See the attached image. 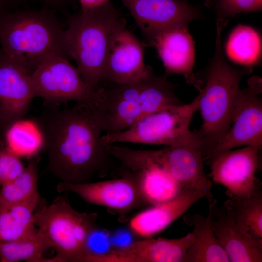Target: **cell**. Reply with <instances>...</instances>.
I'll return each mask as SVG.
<instances>
[{
    "label": "cell",
    "mask_w": 262,
    "mask_h": 262,
    "mask_svg": "<svg viewBox=\"0 0 262 262\" xmlns=\"http://www.w3.org/2000/svg\"><path fill=\"white\" fill-rule=\"evenodd\" d=\"M36 118L48 154L47 170L62 182H90L104 175L113 158L101 143L103 131L92 101L71 107L47 106Z\"/></svg>",
    "instance_id": "cell-1"
},
{
    "label": "cell",
    "mask_w": 262,
    "mask_h": 262,
    "mask_svg": "<svg viewBox=\"0 0 262 262\" xmlns=\"http://www.w3.org/2000/svg\"><path fill=\"white\" fill-rule=\"evenodd\" d=\"M176 85L155 75L149 66L137 80L99 87L92 101L103 131L113 133L129 129L146 116L164 107L182 104Z\"/></svg>",
    "instance_id": "cell-2"
},
{
    "label": "cell",
    "mask_w": 262,
    "mask_h": 262,
    "mask_svg": "<svg viewBox=\"0 0 262 262\" xmlns=\"http://www.w3.org/2000/svg\"><path fill=\"white\" fill-rule=\"evenodd\" d=\"M227 23L217 19L215 49L202 80L203 86L197 96V110L202 124L196 133L201 143L204 160L229 130L233 121L243 76L252 67L237 69L226 61L221 47V33Z\"/></svg>",
    "instance_id": "cell-3"
},
{
    "label": "cell",
    "mask_w": 262,
    "mask_h": 262,
    "mask_svg": "<svg viewBox=\"0 0 262 262\" xmlns=\"http://www.w3.org/2000/svg\"><path fill=\"white\" fill-rule=\"evenodd\" d=\"M65 30L54 11L47 7L5 11L0 15L1 50L32 74L50 56L69 59Z\"/></svg>",
    "instance_id": "cell-4"
},
{
    "label": "cell",
    "mask_w": 262,
    "mask_h": 262,
    "mask_svg": "<svg viewBox=\"0 0 262 262\" xmlns=\"http://www.w3.org/2000/svg\"><path fill=\"white\" fill-rule=\"evenodd\" d=\"M124 20L109 0L99 6L80 10L68 19L65 41L69 58L88 86L93 91L103 79L107 51L111 37Z\"/></svg>",
    "instance_id": "cell-5"
},
{
    "label": "cell",
    "mask_w": 262,
    "mask_h": 262,
    "mask_svg": "<svg viewBox=\"0 0 262 262\" xmlns=\"http://www.w3.org/2000/svg\"><path fill=\"white\" fill-rule=\"evenodd\" d=\"M34 218L38 231L56 251L52 262H83L88 236L96 227V213L79 212L59 196L36 211Z\"/></svg>",
    "instance_id": "cell-6"
},
{
    "label": "cell",
    "mask_w": 262,
    "mask_h": 262,
    "mask_svg": "<svg viewBox=\"0 0 262 262\" xmlns=\"http://www.w3.org/2000/svg\"><path fill=\"white\" fill-rule=\"evenodd\" d=\"M198 105L196 97L188 104L164 107L146 116L129 129L102 135L101 143L104 146L131 143L166 146H191L201 148L196 132L189 129Z\"/></svg>",
    "instance_id": "cell-7"
},
{
    "label": "cell",
    "mask_w": 262,
    "mask_h": 262,
    "mask_svg": "<svg viewBox=\"0 0 262 262\" xmlns=\"http://www.w3.org/2000/svg\"><path fill=\"white\" fill-rule=\"evenodd\" d=\"M123 164L137 171L148 164L165 170L183 189H194L213 198L212 183L204 170L203 157L200 147L191 146H167L155 150L133 149L124 147L120 154Z\"/></svg>",
    "instance_id": "cell-8"
},
{
    "label": "cell",
    "mask_w": 262,
    "mask_h": 262,
    "mask_svg": "<svg viewBox=\"0 0 262 262\" xmlns=\"http://www.w3.org/2000/svg\"><path fill=\"white\" fill-rule=\"evenodd\" d=\"M35 97L42 98L47 106H58L70 101H92L96 91L88 86L68 59L51 56L32 74Z\"/></svg>",
    "instance_id": "cell-9"
},
{
    "label": "cell",
    "mask_w": 262,
    "mask_h": 262,
    "mask_svg": "<svg viewBox=\"0 0 262 262\" xmlns=\"http://www.w3.org/2000/svg\"><path fill=\"white\" fill-rule=\"evenodd\" d=\"M262 79L254 76L248 86L241 89L235 107L232 124L225 135L215 146L206 159L240 146L262 145V103L260 95Z\"/></svg>",
    "instance_id": "cell-10"
},
{
    "label": "cell",
    "mask_w": 262,
    "mask_h": 262,
    "mask_svg": "<svg viewBox=\"0 0 262 262\" xmlns=\"http://www.w3.org/2000/svg\"><path fill=\"white\" fill-rule=\"evenodd\" d=\"M261 147L246 146L223 152L211 161V178L226 187V194L230 198L249 197L261 190L256 176Z\"/></svg>",
    "instance_id": "cell-11"
},
{
    "label": "cell",
    "mask_w": 262,
    "mask_h": 262,
    "mask_svg": "<svg viewBox=\"0 0 262 262\" xmlns=\"http://www.w3.org/2000/svg\"><path fill=\"white\" fill-rule=\"evenodd\" d=\"M141 31L146 44L162 31L179 25L187 26L201 17L198 9L181 0H120Z\"/></svg>",
    "instance_id": "cell-12"
},
{
    "label": "cell",
    "mask_w": 262,
    "mask_h": 262,
    "mask_svg": "<svg viewBox=\"0 0 262 262\" xmlns=\"http://www.w3.org/2000/svg\"><path fill=\"white\" fill-rule=\"evenodd\" d=\"M121 170V176L117 179L78 184L61 182L57 189L60 192L74 193L89 203L119 212H128L145 202L136 172Z\"/></svg>",
    "instance_id": "cell-13"
},
{
    "label": "cell",
    "mask_w": 262,
    "mask_h": 262,
    "mask_svg": "<svg viewBox=\"0 0 262 262\" xmlns=\"http://www.w3.org/2000/svg\"><path fill=\"white\" fill-rule=\"evenodd\" d=\"M144 45L126 27L124 19L116 27L110 41L103 79L113 83L126 84L141 77L149 66L144 63Z\"/></svg>",
    "instance_id": "cell-14"
},
{
    "label": "cell",
    "mask_w": 262,
    "mask_h": 262,
    "mask_svg": "<svg viewBox=\"0 0 262 262\" xmlns=\"http://www.w3.org/2000/svg\"><path fill=\"white\" fill-rule=\"evenodd\" d=\"M31 75L0 50V132L28 113L35 97Z\"/></svg>",
    "instance_id": "cell-15"
},
{
    "label": "cell",
    "mask_w": 262,
    "mask_h": 262,
    "mask_svg": "<svg viewBox=\"0 0 262 262\" xmlns=\"http://www.w3.org/2000/svg\"><path fill=\"white\" fill-rule=\"evenodd\" d=\"M195 237L192 232L178 239L152 238L134 242L126 247L88 255L86 262H184Z\"/></svg>",
    "instance_id": "cell-16"
},
{
    "label": "cell",
    "mask_w": 262,
    "mask_h": 262,
    "mask_svg": "<svg viewBox=\"0 0 262 262\" xmlns=\"http://www.w3.org/2000/svg\"><path fill=\"white\" fill-rule=\"evenodd\" d=\"M150 45L155 47L166 73L181 74L187 83L199 92L201 90L203 82L193 70L194 41L187 26H175L162 31Z\"/></svg>",
    "instance_id": "cell-17"
},
{
    "label": "cell",
    "mask_w": 262,
    "mask_h": 262,
    "mask_svg": "<svg viewBox=\"0 0 262 262\" xmlns=\"http://www.w3.org/2000/svg\"><path fill=\"white\" fill-rule=\"evenodd\" d=\"M208 202L212 228L229 262H262V242L241 230L215 199Z\"/></svg>",
    "instance_id": "cell-18"
},
{
    "label": "cell",
    "mask_w": 262,
    "mask_h": 262,
    "mask_svg": "<svg viewBox=\"0 0 262 262\" xmlns=\"http://www.w3.org/2000/svg\"><path fill=\"white\" fill-rule=\"evenodd\" d=\"M207 194L202 191L184 189L175 197L153 206L133 217L131 229L138 235L150 238L158 233L179 218L194 204Z\"/></svg>",
    "instance_id": "cell-19"
},
{
    "label": "cell",
    "mask_w": 262,
    "mask_h": 262,
    "mask_svg": "<svg viewBox=\"0 0 262 262\" xmlns=\"http://www.w3.org/2000/svg\"><path fill=\"white\" fill-rule=\"evenodd\" d=\"M184 221L193 228L194 240L188 249L184 262H229L211 224L210 215L188 214Z\"/></svg>",
    "instance_id": "cell-20"
},
{
    "label": "cell",
    "mask_w": 262,
    "mask_h": 262,
    "mask_svg": "<svg viewBox=\"0 0 262 262\" xmlns=\"http://www.w3.org/2000/svg\"><path fill=\"white\" fill-rule=\"evenodd\" d=\"M40 197L10 205H0V243L13 241L36 232L34 215Z\"/></svg>",
    "instance_id": "cell-21"
},
{
    "label": "cell",
    "mask_w": 262,
    "mask_h": 262,
    "mask_svg": "<svg viewBox=\"0 0 262 262\" xmlns=\"http://www.w3.org/2000/svg\"><path fill=\"white\" fill-rule=\"evenodd\" d=\"M3 139L7 147L19 157L29 159L39 155L45 148L43 133L36 119L16 120L4 130Z\"/></svg>",
    "instance_id": "cell-22"
},
{
    "label": "cell",
    "mask_w": 262,
    "mask_h": 262,
    "mask_svg": "<svg viewBox=\"0 0 262 262\" xmlns=\"http://www.w3.org/2000/svg\"><path fill=\"white\" fill-rule=\"evenodd\" d=\"M135 172L147 204L154 206L169 201L184 189L165 170L155 164L147 165Z\"/></svg>",
    "instance_id": "cell-23"
},
{
    "label": "cell",
    "mask_w": 262,
    "mask_h": 262,
    "mask_svg": "<svg viewBox=\"0 0 262 262\" xmlns=\"http://www.w3.org/2000/svg\"><path fill=\"white\" fill-rule=\"evenodd\" d=\"M224 207L241 230L262 242V190L249 197L230 198Z\"/></svg>",
    "instance_id": "cell-24"
},
{
    "label": "cell",
    "mask_w": 262,
    "mask_h": 262,
    "mask_svg": "<svg viewBox=\"0 0 262 262\" xmlns=\"http://www.w3.org/2000/svg\"><path fill=\"white\" fill-rule=\"evenodd\" d=\"M39 159V155L28 159L27 165L19 175L0 186V205L21 203L40 197L38 188Z\"/></svg>",
    "instance_id": "cell-25"
},
{
    "label": "cell",
    "mask_w": 262,
    "mask_h": 262,
    "mask_svg": "<svg viewBox=\"0 0 262 262\" xmlns=\"http://www.w3.org/2000/svg\"><path fill=\"white\" fill-rule=\"evenodd\" d=\"M259 34L252 27L238 25L232 31L226 46L227 55L233 61L252 67L261 53Z\"/></svg>",
    "instance_id": "cell-26"
},
{
    "label": "cell",
    "mask_w": 262,
    "mask_h": 262,
    "mask_svg": "<svg viewBox=\"0 0 262 262\" xmlns=\"http://www.w3.org/2000/svg\"><path fill=\"white\" fill-rule=\"evenodd\" d=\"M51 247L38 231L11 241L0 243V262H45L44 253Z\"/></svg>",
    "instance_id": "cell-27"
},
{
    "label": "cell",
    "mask_w": 262,
    "mask_h": 262,
    "mask_svg": "<svg viewBox=\"0 0 262 262\" xmlns=\"http://www.w3.org/2000/svg\"><path fill=\"white\" fill-rule=\"evenodd\" d=\"M24 168L21 157L10 150L0 137V186L15 178Z\"/></svg>",
    "instance_id": "cell-28"
},
{
    "label": "cell",
    "mask_w": 262,
    "mask_h": 262,
    "mask_svg": "<svg viewBox=\"0 0 262 262\" xmlns=\"http://www.w3.org/2000/svg\"><path fill=\"white\" fill-rule=\"evenodd\" d=\"M262 7V0H217L215 10L218 19L228 20L236 14L259 11Z\"/></svg>",
    "instance_id": "cell-29"
},
{
    "label": "cell",
    "mask_w": 262,
    "mask_h": 262,
    "mask_svg": "<svg viewBox=\"0 0 262 262\" xmlns=\"http://www.w3.org/2000/svg\"><path fill=\"white\" fill-rule=\"evenodd\" d=\"M10 2H23L37 1L43 3L45 7L52 10L61 9L68 4L73 2L75 0H9Z\"/></svg>",
    "instance_id": "cell-30"
},
{
    "label": "cell",
    "mask_w": 262,
    "mask_h": 262,
    "mask_svg": "<svg viewBox=\"0 0 262 262\" xmlns=\"http://www.w3.org/2000/svg\"><path fill=\"white\" fill-rule=\"evenodd\" d=\"M82 10H88L104 4L109 0H76Z\"/></svg>",
    "instance_id": "cell-31"
},
{
    "label": "cell",
    "mask_w": 262,
    "mask_h": 262,
    "mask_svg": "<svg viewBox=\"0 0 262 262\" xmlns=\"http://www.w3.org/2000/svg\"><path fill=\"white\" fill-rule=\"evenodd\" d=\"M9 3V0H0V15L6 11V7Z\"/></svg>",
    "instance_id": "cell-32"
}]
</instances>
